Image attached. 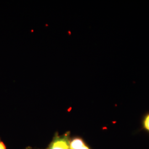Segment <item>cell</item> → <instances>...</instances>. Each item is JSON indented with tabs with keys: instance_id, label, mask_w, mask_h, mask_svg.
Masks as SVG:
<instances>
[{
	"instance_id": "cell-1",
	"label": "cell",
	"mask_w": 149,
	"mask_h": 149,
	"mask_svg": "<svg viewBox=\"0 0 149 149\" xmlns=\"http://www.w3.org/2000/svg\"><path fill=\"white\" fill-rule=\"evenodd\" d=\"M70 132L68 131L64 134L60 135L59 133L56 132L54 134L53 138L48 147L45 149H70Z\"/></svg>"
},
{
	"instance_id": "cell-2",
	"label": "cell",
	"mask_w": 149,
	"mask_h": 149,
	"mask_svg": "<svg viewBox=\"0 0 149 149\" xmlns=\"http://www.w3.org/2000/svg\"><path fill=\"white\" fill-rule=\"evenodd\" d=\"M70 149H92V148L82 137L75 136L71 138Z\"/></svg>"
},
{
	"instance_id": "cell-3",
	"label": "cell",
	"mask_w": 149,
	"mask_h": 149,
	"mask_svg": "<svg viewBox=\"0 0 149 149\" xmlns=\"http://www.w3.org/2000/svg\"><path fill=\"white\" fill-rule=\"evenodd\" d=\"M141 127L146 132L149 134V112L146 113L141 119Z\"/></svg>"
},
{
	"instance_id": "cell-4",
	"label": "cell",
	"mask_w": 149,
	"mask_h": 149,
	"mask_svg": "<svg viewBox=\"0 0 149 149\" xmlns=\"http://www.w3.org/2000/svg\"><path fill=\"white\" fill-rule=\"evenodd\" d=\"M0 149H7L5 143L0 139Z\"/></svg>"
}]
</instances>
